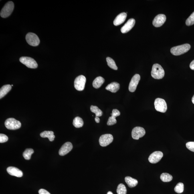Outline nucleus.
<instances>
[{
  "instance_id": "393cba45",
  "label": "nucleus",
  "mask_w": 194,
  "mask_h": 194,
  "mask_svg": "<svg viewBox=\"0 0 194 194\" xmlns=\"http://www.w3.org/2000/svg\"><path fill=\"white\" fill-rule=\"evenodd\" d=\"M107 63L108 66L110 67L113 70H118V67H117L115 62L112 58L110 57H107L106 58Z\"/></svg>"
},
{
  "instance_id": "72a5a7b5",
  "label": "nucleus",
  "mask_w": 194,
  "mask_h": 194,
  "mask_svg": "<svg viewBox=\"0 0 194 194\" xmlns=\"http://www.w3.org/2000/svg\"><path fill=\"white\" fill-rule=\"evenodd\" d=\"M111 114L112 116H113L116 117L120 115V113L118 110L114 109L113 110L112 113Z\"/></svg>"
},
{
  "instance_id": "4468645a",
  "label": "nucleus",
  "mask_w": 194,
  "mask_h": 194,
  "mask_svg": "<svg viewBox=\"0 0 194 194\" xmlns=\"http://www.w3.org/2000/svg\"><path fill=\"white\" fill-rule=\"evenodd\" d=\"M73 145L70 142H67L61 147L59 151V155L60 156H64L72 150Z\"/></svg>"
},
{
  "instance_id": "423d86ee",
  "label": "nucleus",
  "mask_w": 194,
  "mask_h": 194,
  "mask_svg": "<svg viewBox=\"0 0 194 194\" xmlns=\"http://www.w3.org/2000/svg\"><path fill=\"white\" fill-rule=\"evenodd\" d=\"M26 39L29 44L33 47L38 46L40 40L37 36L34 33H29L26 36Z\"/></svg>"
},
{
  "instance_id": "a878e982",
  "label": "nucleus",
  "mask_w": 194,
  "mask_h": 194,
  "mask_svg": "<svg viewBox=\"0 0 194 194\" xmlns=\"http://www.w3.org/2000/svg\"><path fill=\"white\" fill-rule=\"evenodd\" d=\"M34 152L32 148H27L23 152V156L26 160H29L31 159V156Z\"/></svg>"
},
{
  "instance_id": "39448f33",
  "label": "nucleus",
  "mask_w": 194,
  "mask_h": 194,
  "mask_svg": "<svg viewBox=\"0 0 194 194\" xmlns=\"http://www.w3.org/2000/svg\"><path fill=\"white\" fill-rule=\"evenodd\" d=\"M19 61L28 68L35 69L38 67V64L34 59L29 57H23L19 58Z\"/></svg>"
},
{
  "instance_id": "2f4dec72",
  "label": "nucleus",
  "mask_w": 194,
  "mask_h": 194,
  "mask_svg": "<svg viewBox=\"0 0 194 194\" xmlns=\"http://www.w3.org/2000/svg\"><path fill=\"white\" fill-rule=\"evenodd\" d=\"M186 146L188 149L194 152V142H189L186 144Z\"/></svg>"
},
{
  "instance_id": "473e14b6",
  "label": "nucleus",
  "mask_w": 194,
  "mask_h": 194,
  "mask_svg": "<svg viewBox=\"0 0 194 194\" xmlns=\"http://www.w3.org/2000/svg\"><path fill=\"white\" fill-rule=\"evenodd\" d=\"M8 137L5 134H0V143H3L6 142L8 141Z\"/></svg>"
},
{
  "instance_id": "f03ea898",
  "label": "nucleus",
  "mask_w": 194,
  "mask_h": 194,
  "mask_svg": "<svg viewBox=\"0 0 194 194\" xmlns=\"http://www.w3.org/2000/svg\"><path fill=\"white\" fill-rule=\"evenodd\" d=\"M191 48V45L188 43H186L172 47L171 51L173 55H179L185 54L189 51Z\"/></svg>"
},
{
  "instance_id": "412c9836",
  "label": "nucleus",
  "mask_w": 194,
  "mask_h": 194,
  "mask_svg": "<svg viewBox=\"0 0 194 194\" xmlns=\"http://www.w3.org/2000/svg\"><path fill=\"white\" fill-rule=\"evenodd\" d=\"M54 133L51 131H45L41 133L40 136L42 138H47L50 141L54 140L55 136Z\"/></svg>"
},
{
  "instance_id": "4be33fe9",
  "label": "nucleus",
  "mask_w": 194,
  "mask_h": 194,
  "mask_svg": "<svg viewBox=\"0 0 194 194\" xmlns=\"http://www.w3.org/2000/svg\"><path fill=\"white\" fill-rule=\"evenodd\" d=\"M12 88V86L10 85H6L2 87L0 90V99L5 96Z\"/></svg>"
},
{
  "instance_id": "ddd939ff",
  "label": "nucleus",
  "mask_w": 194,
  "mask_h": 194,
  "mask_svg": "<svg viewBox=\"0 0 194 194\" xmlns=\"http://www.w3.org/2000/svg\"><path fill=\"white\" fill-rule=\"evenodd\" d=\"M166 17L164 14H159L156 16L153 21V25L156 27H161L165 23Z\"/></svg>"
},
{
  "instance_id": "a211bd4d",
  "label": "nucleus",
  "mask_w": 194,
  "mask_h": 194,
  "mask_svg": "<svg viewBox=\"0 0 194 194\" xmlns=\"http://www.w3.org/2000/svg\"><path fill=\"white\" fill-rule=\"evenodd\" d=\"M120 85L116 82H113L106 87V90L113 93H115L120 89Z\"/></svg>"
},
{
  "instance_id": "6ab92c4d",
  "label": "nucleus",
  "mask_w": 194,
  "mask_h": 194,
  "mask_svg": "<svg viewBox=\"0 0 194 194\" xmlns=\"http://www.w3.org/2000/svg\"><path fill=\"white\" fill-rule=\"evenodd\" d=\"M125 181L128 187L130 188L135 187L138 185V182L137 180L128 176L125 178Z\"/></svg>"
},
{
  "instance_id": "c756f323",
  "label": "nucleus",
  "mask_w": 194,
  "mask_h": 194,
  "mask_svg": "<svg viewBox=\"0 0 194 194\" xmlns=\"http://www.w3.org/2000/svg\"><path fill=\"white\" fill-rule=\"evenodd\" d=\"M186 25L188 26H190L194 24V12L188 18L185 22Z\"/></svg>"
},
{
  "instance_id": "6e6552de",
  "label": "nucleus",
  "mask_w": 194,
  "mask_h": 194,
  "mask_svg": "<svg viewBox=\"0 0 194 194\" xmlns=\"http://www.w3.org/2000/svg\"><path fill=\"white\" fill-rule=\"evenodd\" d=\"M86 82L85 77L80 75L77 77L74 81V86L77 90L82 91L84 89Z\"/></svg>"
},
{
  "instance_id": "b1692460",
  "label": "nucleus",
  "mask_w": 194,
  "mask_h": 194,
  "mask_svg": "<svg viewBox=\"0 0 194 194\" xmlns=\"http://www.w3.org/2000/svg\"><path fill=\"white\" fill-rule=\"evenodd\" d=\"M160 179L161 181L165 182H168L172 181L173 177L170 174L167 173H163L160 176Z\"/></svg>"
},
{
  "instance_id": "1a4fd4ad",
  "label": "nucleus",
  "mask_w": 194,
  "mask_h": 194,
  "mask_svg": "<svg viewBox=\"0 0 194 194\" xmlns=\"http://www.w3.org/2000/svg\"><path fill=\"white\" fill-rule=\"evenodd\" d=\"M113 140V137L112 134H105L101 136L99 142L101 146L106 147L111 143Z\"/></svg>"
},
{
  "instance_id": "4c0bfd02",
  "label": "nucleus",
  "mask_w": 194,
  "mask_h": 194,
  "mask_svg": "<svg viewBox=\"0 0 194 194\" xmlns=\"http://www.w3.org/2000/svg\"><path fill=\"white\" fill-rule=\"evenodd\" d=\"M192 102L193 103V104H194V95L193 96V97H192Z\"/></svg>"
},
{
  "instance_id": "5701e85b",
  "label": "nucleus",
  "mask_w": 194,
  "mask_h": 194,
  "mask_svg": "<svg viewBox=\"0 0 194 194\" xmlns=\"http://www.w3.org/2000/svg\"><path fill=\"white\" fill-rule=\"evenodd\" d=\"M84 121L80 117L77 116L73 120V124L75 127L80 128L84 125Z\"/></svg>"
},
{
  "instance_id": "7ed1b4c3",
  "label": "nucleus",
  "mask_w": 194,
  "mask_h": 194,
  "mask_svg": "<svg viewBox=\"0 0 194 194\" xmlns=\"http://www.w3.org/2000/svg\"><path fill=\"white\" fill-rule=\"evenodd\" d=\"M14 8V4L12 1H9L6 3L2 9L0 15L1 17L4 18H5L9 17L12 12Z\"/></svg>"
},
{
  "instance_id": "0eeeda50",
  "label": "nucleus",
  "mask_w": 194,
  "mask_h": 194,
  "mask_svg": "<svg viewBox=\"0 0 194 194\" xmlns=\"http://www.w3.org/2000/svg\"><path fill=\"white\" fill-rule=\"evenodd\" d=\"M154 106L156 110L158 112L165 113L167 109V103L165 100L161 98L156 99L154 102Z\"/></svg>"
},
{
  "instance_id": "9b49d317",
  "label": "nucleus",
  "mask_w": 194,
  "mask_h": 194,
  "mask_svg": "<svg viewBox=\"0 0 194 194\" xmlns=\"http://www.w3.org/2000/svg\"><path fill=\"white\" fill-rule=\"evenodd\" d=\"M140 80V76L139 74H136L133 77L129 86V90L130 92H135Z\"/></svg>"
},
{
  "instance_id": "7c9ffc66",
  "label": "nucleus",
  "mask_w": 194,
  "mask_h": 194,
  "mask_svg": "<svg viewBox=\"0 0 194 194\" xmlns=\"http://www.w3.org/2000/svg\"><path fill=\"white\" fill-rule=\"evenodd\" d=\"M117 121L116 120V117L112 116L109 118L107 122L108 126H112L113 125L116 124V123Z\"/></svg>"
},
{
  "instance_id": "9d476101",
  "label": "nucleus",
  "mask_w": 194,
  "mask_h": 194,
  "mask_svg": "<svg viewBox=\"0 0 194 194\" xmlns=\"http://www.w3.org/2000/svg\"><path fill=\"white\" fill-rule=\"evenodd\" d=\"M146 132L143 128L137 126L133 129L132 132V137L136 140L139 139L145 135Z\"/></svg>"
},
{
  "instance_id": "f704fd0d",
  "label": "nucleus",
  "mask_w": 194,
  "mask_h": 194,
  "mask_svg": "<svg viewBox=\"0 0 194 194\" xmlns=\"http://www.w3.org/2000/svg\"><path fill=\"white\" fill-rule=\"evenodd\" d=\"M39 194H50L49 192L46 190L43 189H41L39 191Z\"/></svg>"
},
{
  "instance_id": "cd10ccee",
  "label": "nucleus",
  "mask_w": 194,
  "mask_h": 194,
  "mask_svg": "<svg viewBox=\"0 0 194 194\" xmlns=\"http://www.w3.org/2000/svg\"><path fill=\"white\" fill-rule=\"evenodd\" d=\"M126 192L127 191L126 188L123 184H120L118 185L116 189L117 193L118 194H126Z\"/></svg>"
},
{
  "instance_id": "dca6fc26",
  "label": "nucleus",
  "mask_w": 194,
  "mask_h": 194,
  "mask_svg": "<svg viewBox=\"0 0 194 194\" xmlns=\"http://www.w3.org/2000/svg\"><path fill=\"white\" fill-rule=\"evenodd\" d=\"M7 171L9 175L14 176L17 177H23V172L17 168L13 167H8L7 169Z\"/></svg>"
},
{
  "instance_id": "c85d7f7f",
  "label": "nucleus",
  "mask_w": 194,
  "mask_h": 194,
  "mask_svg": "<svg viewBox=\"0 0 194 194\" xmlns=\"http://www.w3.org/2000/svg\"><path fill=\"white\" fill-rule=\"evenodd\" d=\"M184 189V184L182 183H179L176 185L175 188V191L176 193H181L183 192Z\"/></svg>"
},
{
  "instance_id": "f3484780",
  "label": "nucleus",
  "mask_w": 194,
  "mask_h": 194,
  "mask_svg": "<svg viewBox=\"0 0 194 194\" xmlns=\"http://www.w3.org/2000/svg\"><path fill=\"white\" fill-rule=\"evenodd\" d=\"M126 17H127V14L126 13L123 12L117 16L114 20V25L116 26H117L121 24L126 20Z\"/></svg>"
},
{
  "instance_id": "e433bc0d",
  "label": "nucleus",
  "mask_w": 194,
  "mask_h": 194,
  "mask_svg": "<svg viewBox=\"0 0 194 194\" xmlns=\"http://www.w3.org/2000/svg\"><path fill=\"white\" fill-rule=\"evenodd\" d=\"M95 119V121L97 123H99L100 122V118H99L98 116H96Z\"/></svg>"
},
{
  "instance_id": "aec40b11",
  "label": "nucleus",
  "mask_w": 194,
  "mask_h": 194,
  "mask_svg": "<svg viewBox=\"0 0 194 194\" xmlns=\"http://www.w3.org/2000/svg\"><path fill=\"white\" fill-rule=\"evenodd\" d=\"M105 82L104 79L101 76L97 77L92 83L93 86L95 88H99L102 86Z\"/></svg>"
},
{
  "instance_id": "58836bf2",
  "label": "nucleus",
  "mask_w": 194,
  "mask_h": 194,
  "mask_svg": "<svg viewBox=\"0 0 194 194\" xmlns=\"http://www.w3.org/2000/svg\"><path fill=\"white\" fill-rule=\"evenodd\" d=\"M107 194H113V193L112 192L109 191L108 192Z\"/></svg>"
},
{
  "instance_id": "f8f14e48",
  "label": "nucleus",
  "mask_w": 194,
  "mask_h": 194,
  "mask_svg": "<svg viewBox=\"0 0 194 194\" xmlns=\"http://www.w3.org/2000/svg\"><path fill=\"white\" fill-rule=\"evenodd\" d=\"M163 156V152L161 151L154 152L149 156L148 161L152 164L157 163L161 160Z\"/></svg>"
},
{
  "instance_id": "2eb2a0df",
  "label": "nucleus",
  "mask_w": 194,
  "mask_h": 194,
  "mask_svg": "<svg viewBox=\"0 0 194 194\" xmlns=\"http://www.w3.org/2000/svg\"><path fill=\"white\" fill-rule=\"evenodd\" d=\"M135 19H129L121 29V31L123 33H128L133 28V27L135 25Z\"/></svg>"
},
{
  "instance_id": "f257e3e1",
  "label": "nucleus",
  "mask_w": 194,
  "mask_h": 194,
  "mask_svg": "<svg viewBox=\"0 0 194 194\" xmlns=\"http://www.w3.org/2000/svg\"><path fill=\"white\" fill-rule=\"evenodd\" d=\"M151 75L153 78L159 80L164 78L165 72L161 65L155 64L152 66Z\"/></svg>"
},
{
  "instance_id": "c9c22d12",
  "label": "nucleus",
  "mask_w": 194,
  "mask_h": 194,
  "mask_svg": "<svg viewBox=\"0 0 194 194\" xmlns=\"http://www.w3.org/2000/svg\"><path fill=\"white\" fill-rule=\"evenodd\" d=\"M190 68L191 70H194V60L192 61L190 64Z\"/></svg>"
},
{
  "instance_id": "20e7f679",
  "label": "nucleus",
  "mask_w": 194,
  "mask_h": 194,
  "mask_svg": "<svg viewBox=\"0 0 194 194\" xmlns=\"http://www.w3.org/2000/svg\"><path fill=\"white\" fill-rule=\"evenodd\" d=\"M5 127L10 130H16L20 128L21 122L13 118L7 119L5 122Z\"/></svg>"
},
{
  "instance_id": "bb28decb",
  "label": "nucleus",
  "mask_w": 194,
  "mask_h": 194,
  "mask_svg": "<svg viewBox=\"0 0 194 194\" xmlns=\"http://www.w3.org/2000/svg\"><path fill=\"white\" fill-rule=\"evenodd\" d=\"M91 112L95 114L96 116L99 117L102 115V112L98 106H91L90 107Z\"/></svg>"
}]
</instances>
